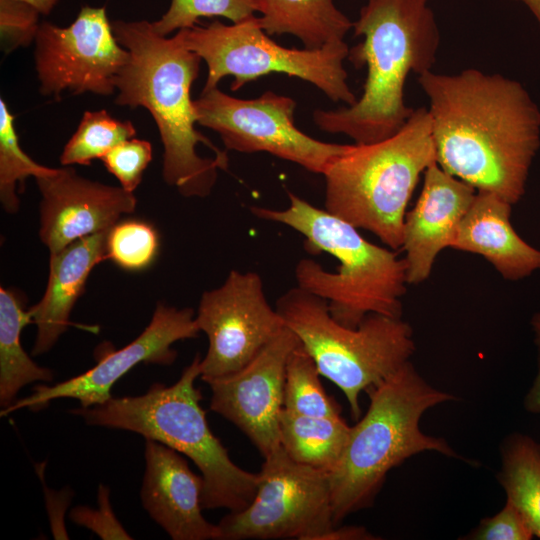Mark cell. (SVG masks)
<instances>
[{"label":"cell","mask_w":540,"mask_h":540,"mask_svg":"<svg viewBox=\"0 0 540 540\" xmlns=\"http://www.w3.org/2000/svg\"><path fill=\"white\" fill-rule=\"evenodd\" d=\"M418 82L429 99L437 164L475 190L516 204L540 147V108L525 87L475 68L430 70Z\"/></svg>","instance_id":"6da1fadb"},{"label":"cell","mask_w":540,"mask_h":540,"mask_svg":"<svg viewBox=\"0 0 540 540\" xmlns=\"http://www.w3.org/2000/svg\"><path fill=\"white\" fill-rule=\"evenodd\" d=\"M117 41L129 52L116 77L115 104L143 107L154 119L163 144L162 175L184 197L208 196L229 159L195 128L191 87L202 58L188 49L181 33L159 35L146 20L111 22Z\"/></svg>","instance_id":"7a4b0ae2"},{"label":"cell","mask_w":540,"mask_h":540,"mask_svg":"<svg viewBox=\"0 0 540 540\" xmlns=\"http://www.w3.org/2000/svg\"><path fill=\"white\" fill-rule=\"evenodd\" d=\"M429 0H367L353 22L363 41L349 49L356 68L367 67L363 93L353 105L316 109L315 124L344 134L355 144H370L396 134L414 112L404 102L408 75L430 71L440 43Z\"/></svg>","instance_id":"3957f363"},{"label":"cell","mask_w":540,"mask_h":540,"mask_svg":"<svg viewBox=\"0 0 540 540\" xmlns=\"http://www.w3.org/2000/svg\"><path fill=\"white\" fill-rule=\"evenodd\" d=\"M288 197L285 209L252 206L251 213L292 228L303 235L308 252L328 253L340 263L336 272H329L313 259L299 260L297 286L327 301L331 316L350 328L371 313L400 318L408 284L405 259L367 241L358 228L327 210L292 192Z\"/></svg>","instance_id":"277c9868"},{"label":"cell","mask_w":540,"mask_h":540,"mask_svg":"<svg viewBox=\"0 0 540 540\" xmlns=\"http://www.w3.org/2000/svg\"><path fill=\"white\" fill-rule=\"evenodd\" d=\"M200 355L171 386L154 383L139 396L111 397L105 403L72 409L86 424L121 429L158 441L190 458L203 479V509L237 512L253 500L259 473L243 470L210 430L200 405Z\"/></svg>","instance_id":"5b68a950"},{"label":"cell","mask_w":540,"mask_h":540,"mask_svg":"<svg viewBox=\"0 0 540 540\" xmlns=\"http://www.w3.org/2000/svg\"><path fill=\"white\" fill-rule=\"evenodd\" d=\"M367 392L369 408L328 474L335 526L371 505L387 473L407 458L422 451L457 457L444 439L419 428L425 411L454 396L430 386L409 361Z\"/></svg>","instance_id":"8992f818"},{"label":"cell","mask_w":540,"mask_h":540,"mask_svg":"<svg viewBox=\"0 0 540 540\" xmlns=\"http://www.w3.org/2000/svg\"><path fill=\"white\" fill-rule=\"evenodd\" d=\"M435 162L429 112L420 107L393 136L349 145L329 165L323 174L325 210L400 248L407 204L420 175Z\"/></svg>","instance_id":"52a82bcc"},{"label":"cell","mask_w":540,"mask_h":540,"mask_svg":"<svg viewBox=\"0 0 540 540\" xmlns=\"http://www.w3.org/2000/svg\"><path fill=\"white\" fill-rule=\"evenodd\" d=\"M275 308L321 376L344 393L354 419L361 414V392L396 372L415 350L412 329L401 317L371 313L350 328L331 316L327 301L298 286L282 294Z\"/></svg>","instance_id":"ba28073f"},{"label":"cell","mask_w":540,"mask_h":540,"mask_svg":"<svg viewBox=\"0 0 540 540\" xmlns=\"http://www.w3.org/2000/svg\"><path fill=\"white\" fill-rule=\"evenodd\" d=\"M179 32L185 46L206 62L208 74L203 91L217 87L226 76L234 77L231 90L236 91L250 81L277 72L315 85L334 102L349 106L357 101L343 65L349 54L345 42L315 50L286 48L264 33L255 15L231 25L215 20Z\"/></svg>","instance_id":"9c48e42d"},{"label":"cell","mask_w":540,"mask_h":540,"mask_svg":"<svg viewBox=\"0 0 540 540\" xmlns=\"http://www.w3.org/2000/svg\"><path fill=\"white\" fill-rule=\"evenodd\" d=\"M258 473L251 503L217 524L220 540H321L335 526L328 473L294 461L281 445Z\"/></svg>","instance_id":"30bf717a"},{"label":"cell","mask_w":540,"mask_h":540,"mask_svg":"<svg viewBox=\"0 0 540 540\" xmlns=\"http://www.w3.org/2000/svg\"><path fill=\"white\" fill-rule=\"evenodd\" d=\"M194 105L197 123L218 133L227 150L267 152L323 175L349 147L316 140L299 130L294 122L296 102L272 91L240 99L215 87L202 91Z\"/></svg>","instance_id":"8fae6325"},{"label":"cell","mask_w":540,"mask_h":540,"mask_svg":"<svg viewBox=\"0 0 540 540\" xmlns=\"http://www.w3.org/2000/svg\"><path fill=\"white\" fill-rule=\"evenodd\" d=\"M35 69L44 96L64 91L111 95L129 52L116 39L104 7L83 6L67 27L40 23L35 38Z\"/></svg>","instance_id":"7c38bea8"},{"label":"cell","mask_w":540,"mask_h":540,"mask_svg":"<svg viewBox=\"0 0 540 540\" xmlns=\"http://www.w3.org/2000/svg\"><path fill=\"white\" fill-rule=\"evenodd\" d=\"M195 322L209 341L200 362L204 382L241 369L285 327L266 299L262 278L237 270L202 294Z\"/></svg>","instance_id":"4fadbf2b"},{"label":"cell","mask_w":540,"mask_h":540,"mask_svg":"<svg viewBox=\"0 0 540 540\" xmlns=\"http://www.w3.org/2000/svg\"><path fill=\"white\" fill-rule=\"evenodd\" d=\"M200 330L191 308L177 309L158 303L150 323L132 342L119 350L101 354L97 364L84 373L54 385L39 384L33 393L15 400L1 409V416L27 408L33 411L45 408L58 398H73L81 407L105 403L111 388L121 377L139 363L170 365L175 361L176 351L172 344L179 340L195 338Z\"/></svg>","instance_id":"5bb4252c"},{"label":"cell","mask_w":540,"mask_h":540,"mask_svg":"<svg viewBox=\"0 0 540 540\" xmlns=\"http://www.w3.org/2000/svg\"><path fill=\"white\" fill-rule=\"evenodd\" d=\"M299 344L298 336L285 325L241 369L205 381L211 389V410L238 427L263 458L281 445L286 364Z\"/></svg>","instance_id":"9a60e30c"},{"label":"cell","mask_w":540,"mask_h":540,"mask_svg":"<svg viewBox=\"0 0 540 540\" xmlns=\"http://www.w3.org/2000/svg\"><path fill=\"white\" fill-rule=\"evenodd\" d=\"M35 180L42 196L39 236L50 253L110 230L136 208L132 192L83 178L71 166L55 168Z\"/></svg>","instance_id":"2e32d148"},{"label":"cell","mask_w":540,"mask_h":540,"mask_svg":"<svg viewBox=\"0 0 540 540\" xmlns=\"http://www.w3.org/2000/svg\"><path fill=\"white\" fill-rule=\"evenodd\" d=\"M475 195V188L445 172L437 162L426 169L419 198L404 220L402 248L408 284L429 277L437 255L451 247Z\"/></svg>","instance_id":"e0dca14e"},{"label":"cell","mask_w":540,"mask_h":540,"mask_svg":"<svg viewBox=\"0 0 540 540\" xmlns=\"http://www.w3.org/2000/svg\"><path fill=\"white\" fill-rule=\"evenodd\" d=\"M141 501L150 517L174 540H220L218 525L202 515V476L176 450L145 442Z\"/></svg>","instance_id":"ac0fdd59"},{"label":"cell","mask_w":540,"mask_h":540,"mask_svg":"<svg viewBox=\"0 0 540 540\" xmlns=\"http://www.w3.org/2000/svg\"><path fill=\"white\" fill-rule=\"evenodd\" d=\"M108 232L82 237L50 253L46 290L42 299L29 309L37 326L32 355L48 352L67 330L71 311L85 289L90 272L108 259Z\"/></svg>","instance_id":"d6986e66"},{"label":"cell","mask_w":540,"mask_h":540,"mask_svg":"<svg viewBox=\"0 0 540 540\" xmlns=\"http://www.w3.org/2000/svg\"><path fill=\"white\" fill-rule=\"evenodd\" d=\"M512 206L493 193L478 191L451 248L481 255L504 279L517 281L540 270V250L514 230Z\"/></svg>","instance_id":"ffe728a7"},{"label":"cell","mask_w":540,"mask_h":540,"mask_svg":"<svg viewBox=\"0 0 540 540\" xmlns=\"http://www.w3.org/2000/svg\"><path fill=\"white\" fill-rule=\"evenodd\" d=\"M261 28L268 35L292 34L305 49L344 43L353 22L333 0H260Z\"/></svg>","instance_id":"44dd1931"},{"label":"cell","mask_w":540,"mask_h":540,"mask_svg":"<svg viewBox=\"0 0 540 540\" xmlns=\"http://www.w3.org/2000/svg\"><path fill=\"white\" fill-rule=\"evenodd\" d=\"M351 427L339 417L298 414L282 409L280 443L294 461L330 473L339 462Z\"/></svg>","instance_id":"7402d4cb"},{"label":"cell","mask_w":540,"mask_h":540,"mask_svg":"<svg viewBox=\"0 0 540 540\" xmlns=\"http://www.w3.org/2000/svg\"><path fill=\"white\" fill-rule=\"evenodd\" d=\"M33 322L21 296L11 289L0 288V405L9 407L25 385L51 382L53 372L36 364L21 344L23 328Z\"/></svg>","instance_id":"603a6c76"},{"label":"cell","mask_w":540,"mask_h":540,"mask_svg":"<svg viewBox=\"0 0 540 540\" xmlns=\"http://www.w3.org/2000/svg\"><path fill=\"white\" fill-rule=\"evenodd\" d=\"M498 479L507 500L518 507L540 538V443L519 433L509 436L502 448Z\"/></svg>","instance_id":"cb8c5ba5"},{"label":"cell","mask_w":540,"mask_h":540,"mask_svg":"<svg viewBox=\"0 0 540 540\" xmlns=\"http://www.w3.org/2000/svg\"><path fill=\"white\" fill-rule=\"evenodd\" d=\"M320 376L315 361L300 342L287 360L283 408L308 416H341L340 407L327 395Z\"/></svg>","instance_id":"d4e9b609"},{"label":"cell","mask_w":540,"mask_h":540,"mask_svg":"<svg viewBox=\"0 0 540 540\" xmlns=\"http://www.w3.org/2000/svg\"><path fill=\"white\" fill-rule=\"evenodd\" d=\"M136 129L130 121L113 118L106 110L86 111L77 130L66 143L61 155L62 166L90 165L102 159L111 149L134 138Z\"/></svg>","instance_id":"484cf974"},{"label":"cell","mask_w":540,"mask_h":540,"mask_svg":"<svg viewBox=\"0 0 540 540\" xmlns=\"http://www.w3.org/2000/svg\"><path fill=\"white\" fill-rule=\"evenodd\" d=\"M49 168L32 160L21 148L15 130L14 115L3 98L0 99V200L6 212L18 211L20 201L16 195L17 184L21 190L27 177L51 174Z\"/></svg>","instance_id":"4316f807"},{"label":"cell","mask_w":540,"mask_h":540,"mask_svg":"<svg viewBox=\"0 0 540 540\" xmlns=\"http://www.w3.org/2000/svg\"><path fill=\"white\" fill-rule=\"evenodd\" d=\"M260 10V0H171L162 17L152 22L154 30L167 36L195 26L201 17H224L238 23Z\"/></svg>","instance_id":"83f0119b"},{"label":"cell","mask_w":540,"mask_h":540,"mask_svg":"<svg viewBox=\"0 0 540 540\" xmlns=\"http://www.w3.org/2000/svg\"><path fill=\"white\" fill-rule=\"evenodd\" d=\"M158 245L154 228L141 221H125L114 225L108 232V258L127 270H141L150 265Z\"/></svg>","instance_id":"f1b7e54d"},{"label":"cell","mask_w":540,"mask_h":540,"mask_svg":"<svg viewBox=\"0 0 540 540\" xmlns=\"http://www.w3.org/2000/svg\"><path fill=\"white\" fill-rule=\"evenodd\" d=\"M101 160L120 186L133 193L152 160V146L149 141L134 137L115 146Z\"/></svg>","instance_id":"f546056e"},{"label":"cell","mask_w":540,"mask_h":540,"mask_svg":"<svg viewBox=\"0 0 540 540\" xmlns=\"http://www.w3.org/2000/svg\"><path fill=\"white\" fill-rule=\"evenodd\" d=\"M40 13L20 0H0L1 49L10 53L35 41Z\"/></svg>","instance_id":"4dcf8cb0"},{"label":"cell","mask_w":540,"mask_h":540,"mask_svg":"<svg viewBox=\"0 0 540 540\" xmlns=\"http://www.w3.org/2000/svg\"><path fill=\"white\" fill-rule=\"evenodd\" d=\"M70 519L93 531L103 540L132 539L116 518L110 503V489L103 484L98 488V509L77 506L71 510Z\"/></svg>","instance_id":"1f68e13d"},{"label":"cell","mask_w":540,"mask_h":540,"mask_svg":"<svg viewBox=\"0 0 540 540\" xmlns=\"http://www.w3.org/2000/svg\"><path fill=\"white\" fill-rule=\"evenodd\" d=\"M534 532L524 514L511 501L495 516L484 519L474 532L480 540H530Z\"/></svg>","instance_id":"d6a6232c"},{"label":"cell","mask_w":540,"mask_h":540,"mask_svg":"<svg viewBox=\"0 0 540 540\" xmlns=\"http://www.w3.org/2000/svg\"><path fill=\"white\" fill-rule=\"evenodd\" d=\"M532 329L535 336V344L538 349L537 373L525 397V408L532 413H540V312L533 315L531 319Z\"/></svg>","instance_id":"836d02e7"},{"label":"cell","mask_w":540,"mask_h":540,"mask_svg":"<svg viewBox=\"0 0 540 540\" xmlns=\"http://www.w3.org/2000/svg\"><path fill=\"white\" fill-rule=\"evenodd\" d=\"M360 539H375L365 528L355 526H334L326 534H324L321 540H360Z\"/></svg>","instance_id":"e575fe53"},{"label":"cell","mask_w":540,"mask_h":540,"mask_svg":"<svg viewBox=\"0 0 540 540\" xmlns=\"http://www.w3.org/2000/svg\"><path fill=\"white\" fill-rule=\"evenodd\" d=\"M34 7L40 14L48 15L58 0H20Z\"/></svg>","instance_id":"d590c367"},{"label":"cell","mask_w":540,"mask_h":540,"mask_svg":"<svg viewBox=\"0 0 540 540\" xmlns=\"http://www.w3.org/2000/svg\"><path fill=\"white\" fill-rule=\"evenodd\" d=\"M523 3L532 13L540 26V0H512Z\"/></svg>","instance_id":"8d00e7d4"}]
</instances>
